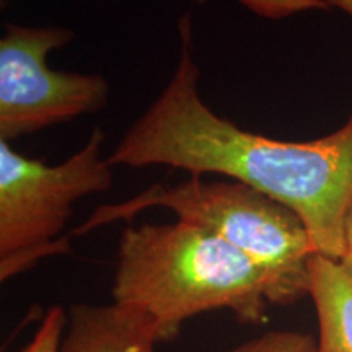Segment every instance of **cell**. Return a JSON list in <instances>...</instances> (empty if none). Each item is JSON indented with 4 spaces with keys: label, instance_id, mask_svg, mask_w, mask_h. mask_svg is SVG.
<instances>
[{
    "label": "cell",
    "instance_id": "cell-3",
    "mask_svg": "<svg viewBox=\"0 0 352 352\" xmlns=\"http://www.w3.org/2000/svg\"><path fill=\"white\" fill-rule=\"evenodd\" d=\"M153 208L168 209L182 222L214 233L256 263L267 277L270 303L287 305L308 296L310 259L316 250L307 227L284 204L236 179L206 182L191 175L175 186L153 184L124 202L101 206L74 235Z\"/></svg>",
    "mask_w": 352,
    "mask_h": 352
},
{
    "label": "cell",
    "instance_id": "cell-6",
    "mask_svg": "<svg viewBox=\"0 0 352 352\" xmlns=\"http://www.w3.org/2000/svg\"><path fill=\"white\" fill-rule=\"evenodd\" d=\"M157 334L147 320L116 303H77L67 311L59 352H155Z\"/></svg>",
    "mask_w": 352,
    "mask_h": 352
},
{
    "label": "cell",
    "instance_id": "cell-7",
    "mask_svg": "<svg viewBox=\"0 0 352 352\" xmlns=\"http://www.w3.org/2000/svg\"><path fill=\"white\" fill-rule=\"evenodd\" d=\"M308 296L318 321L316 352H352V277L338 259H310Z\"/></svg>",
    "mask_w": 352,
    "mask_h": 352
},
{
    "label": "cell",
    "instance_id": "cell-11",
    "mask_svg": "<svg viewBox=\"0 0 352 352\" xmlns=\"http://www.w3.org/2000/svg\"><path fill=\"white\" fill-rule=\"evenodd\" d=\"M344 271L352 277V206L347 210L344 220V232H342V253L338 259Z\"/></svg>",
    "mask_w": 352,
    "mask_h": 352
},
{
    "label": "cell",
    "instance_id": "cell-10",
    "mask_svg": "<svg viewBox=\"0 0 352 352\" xmlns=\"http://www.w3.org/2000/svg\"><path fill=\"white\" fill-rule=\"evenodd\" d=\"M241 3L266 19H284L305 10H327L324 0H240Z\"/></svg>",
    "mask_w": 352,
    "mask_h": 352
},
{
    "label": "cell",
    "instance_id": "cell-5",
    "mask_svg": "<svg viewBox=\"0 0 352 352\" xmlns=\"http://www.w3.org/2000/svg\"><path fill=\"white\" fill-rule=\"evenodd\" d=\"M76 38L60 26L8 23L0 39V140L34 134L107 107L109 83L100 74L63 72L50 52Z\"/></svg>",
    "mask_w": 352,
    "mask_h": 352
},
{
    "label": "cell",
    "instance_id": "cell-2",
    "mask_svg": "<svg viewBox=\"0 0 352 352\" xmlns=\"http://www.w3.org/2000/svg\"><path fill=\"white\" fill-rule=\"evenodd\" d=\"M113 303L144 316L162 342L206 311L264 323L270 284L256 263L204 228L144 223L121 233Z\"/></svg>",
    "mask_w": 352,
    "mask_h": 352
},
{
    "label": "cell",
    "instance_id": "cell-8",
    "mask_svg": "<svg viewBox=\"0 0 352 352\" xmlns=\"http://www.w3.org/2000/svg\"><path fill=\"white\" fill-rule=\"evenodd\" d=\"M226 352H316V340L297 331H270Z\"/></svg>",
    "mask_w": 352,
    "mask_h": 352
},
{
    "label": "cell",
    "instance_id": "cell-1",
    "mask_svg": "<svg viewBox=\"0 0 352 352\" xmlns=\"http://www.w3.org/2000/svg\"><path fill=\"white\" fill-rule=\"evenodd\" d=\"M179 33L173 76L109 153V164L165 165L248 184L300 217L316 253L340 259L352 206V111L338 131L305 142L246 131L202 101L191 21H179Z\"/></svg>",
    "mask_w": 352,
    "mask_h": 352
},
{
    "label": "cell",
    "instance_id": "cell-9",
    "mask_svg": "<svg viewBox=\"0 0 352 352\" xmlns=\"http://www.w3.org/2000/svg\"><path fill=\"white\" fill-rule=\"evenodd\" d=\"M65 324H67V311L60 305L51 307L34 329L32 340L16 352H59Z\"/></svg>",
    "mask_w": 352,
    "mask_h": 352
},
{
    "label": "cell",
    "instance_id": "cell-4",
    "mask_svg": "<svg viewBox=\"0 0 352 352\" xmlns=\"http://www.w3.org/2000/svg\"><path fill=\"white\" fill-rule=\"evenodd\" d=\"M104 132L91 131L82 148L59 165H47L0 140V279L33 267L39 259L69 252L60 239L74 206L113 184L103 157Z\"/></svg>",
    "mask_w": 352,
    "mask_h": 352
}]
</instances>
